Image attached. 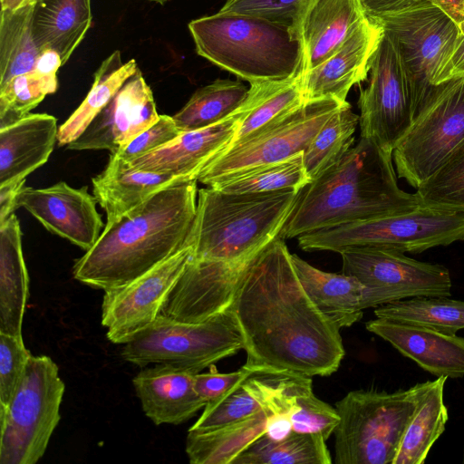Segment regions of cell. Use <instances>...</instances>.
I'll use <instances>...</instances> for the list:
<instances>
[{
  "label": "cell",
  "mask_w": 464,
  "mask_h": 464,
  "mask_svg": "<svg viewBox=\"0 0 464 464\" xmlns=\"http://www.w3.org/2000/svg\"><path fill=\"white\" fill-rule=\"evenodd\" d=\"M227 309L246 365L310 377L339 369L345 354L340 329L305 293L284 238L274 239L251 261Z\"/></svg>",
  "instance_id": "1"
},
{
  "label": "cell",
  "mask_w": 464,
  "mask_h": 464,
  "mask_svg": "<svg viewBox=\"0 0 464 464\" xmlns=\"http://www.w3.org/2000/svg\"><path fill=\"white\" fill-rule=\"evenodd\" d=\"M198 179L164 188L117 222L76 260L79 282L105 291L121 287L158 266L190 241Z\"/></svg>",
  "instance_id": "2"
},
{
  "label": "cell",
  "mask_w": 464,
  "mask_h": 464,
  "mask_svg": "<svg viewBox=\"0 0 464 464\" xmlns=\"http://www.w3.org/2000/svg\"><path fill=\"white\" fill-rule=\"evenodd\" d=\"M420 205L416 193L399 187L392 152L360 138L337 164L301 189L279 237H298Z\"/></svg>",
  "instance_id": "3"
},
{
  "label": "cell",
  "mask_w": 464,
  "mask_h": 464,
  "mask_svg": "<svg viewBox=\"0 0 464 464\" xmlns=\"http://www.w3.org/2000/svg\"><path fill=\"white\" fill-rule=\"evenodd\" d=\"M300 191L229 193L200 188L190 235L193 258L226 264L250 261L280 236Z\"/></svg>",
  "instance_id": "4"
},
{
  "label": "cell",
  "mask_w": 464,
  "mask_h": 464,
  "mask_svg": "<svg viewBox=\"0 0 464 464\" xmlns=\"http://www.w3.org/2000/svg\"><path fill=\"white\" fill-rule=\"evenodd\" d=\"M188 26L199 56L249 83L288 80L305 71L303 44L291 27L220 12Z\"/></svg>",
  "instance_id": "5"
},
{
  "label": "cell",
  "mask_w": 464,
  "mask_h": 464,
  "mask_svg": "<svg viewBox=\"0 0 464 464\" xmlns=\"http://www.w3.org/2000/svg\"><path fill=\"white\" fill-rule=\"evenodd\" d=\"M432 381L407 390L349 392L336 402V464H392L404 431Z\"/></svg>",
  "instance_id": "6"
},
{
  "label": "cell",
  "mask_w": 464,
  "mask_h": 464,
  "mask_svg": "<svg viewBox=\"0 0 464 464\" xmlns=\"http://www.w3.org/2000/svg\"><path fill=\"white\" fill-rule=\"evenodd\" d=\"M64 391L56 363L31 355L10 403L0 406L1 464H34L44 456L61 419Z\"/></svg>",
  "instance_id": "7"
},
{
  "label": "cell",
  "mask_w": 464,
  "mask_h": 464,
  "mask_svg": "<svg viewBox=\"0 0 464 464\" xmlns=\"http://www.w3.org/2000/svg\"><path fill=\"white\" fill-rule=\"evenodd\" d=\"M305 251L340 253L356 246L376 245L404 253H420L430 248L464 240V213L420 205L402 213L320 229L297 237Z\"/></svg>",
  "instance_id": "8"
},
{
  "label": "cell",
  "mask_w": 464,
  "mask_h": 464,
  "mask_svg": "<svg viewBox=\"0 0 464 464\" xmlns=\"http://www.w3.org/2000/svg\"><path fill=\"white\" fill-rule=\"evenodd\" d=\"M243 349L233 315L226 310L201 323L159 315L124 343L121 357L137 366L170 364L195 374Z\"/></svg>",
  "instance_id": "9"
},
{
  "label": "cell",
  "mask_w": 464,
  "mask_h": 464,
  "mask_svg": "<svg viewBox=\"0 0 464 464\" xmlns=\"http://www.w3.org/2000/svg\"><path fill=\"white\" fill-rule=\"evenodd\" d=\"M464 142V77L435 85L392 150L399 178L418 188Z\"/></svg>",
  "instance_id": "10"
},
{
  "label": "cell",
  "mask_w": 464,
  "mask_h": 464,
  "mask_svg": "<svg viewBox=\"0 0 464 464\" xmlns=\"http://www.w3.org/2000/svg\"><path fill=\"white\" fill-rule=\"evenodd\" d=\"M394 42L405 71L413 115L452 55L460 31L428 0H417L391 14L369 18Z\"/></svg>",
  "instance_id": "11"
},
{
  "label": "cell",
  "mask_w": 464,
  "mask_h": 464,
  "mask_svg": "<svg viewBox=\"0 0 464 464\" xmlns=\"http://www.w3.org/2000/svg\"><path fill=\"white\" fill-rule=\"evenodd\" d=\"M339 254L342 273L364 285L363 310L414 297L451 295V277L444 266L413 259L387 246H350Z\"/></svg>",
  "instance_id": "12"
},
{
  "label": "cell",
  "mask_w": 464,
  "mask_h": 464,
  "mask_svg": "<svg viewBox=\"0 0 464 464\" xmlns=\"http://www.w3.org/2000/svg\"><path fill=\"white\" fill-rule=\"evenodd\" d=\"M346 102L332 98L305 101L214 159L199 172L198 181L209 186L238 172L304 152L324 123Z\"/></svg>",
  "instance_id": "13"
},
{
  "label": "cell",
  "mask_w": 464,
  "mask_h": 464,
  "mask_svg": "<svg viewBox=\"0 0 464 464\" xmlns=\"http://www.w3.org/2000/svg\"><path fill=\"white\" fill-rule=\"evenodd\" d=\"M369 72V83L358 100L361 138L392 152L414 115L400 53L383 30Z\"/></svg>",
  "instance_id": "14"
},
{
  "label": "cell",
  "mask_w": 464,
  "mask_h": 464,
  "mask_svg": "<svg viewBox=\"0 0 464 464\" xmlns=\"http://www.w3.org/2000/svg\"><path fill=\"white\" fill-rule=\"evenodd\" d=\"M193 257L191 241L140 277L105 291L102 324L113 343L124 344L160 315L164 301Z\"/></svg>",
  "instance_id": "15"
},
{
  "label": "cell",
  "mask_w": 464,
  "mask_h": 464,
  "mask_svg": "<svg viewBox=\"0 0 464 464\" xmlns=\"http://www.w3.org/2000/svg\"><path fill=\"white\" fill-rule=\"evenodd\" d=\"M96 202L87 187L73 188L61 181L44 188L24 186L15 204L16 208H24L48 231L88 251L105 227Z\"/></svg>",
  "instance_id": "16"
},
{
  "label": "cell",
  "mask_w": 464,
  "mask_h": 464,
  "mask_svg": "<svg viewBox=\"0 0 464 464\" xmlns=\"http://www.w3.org/2000/svg\"><path fill=\"white\" fill-rule=\"evenodd\" d=\"M153 93L140 69L131 75L68 150H108L129 144L158 121Z\"/></svg>",
  "instance_id": "17"
},
{
  "label": "cell",
  "mask_w": 464,
  "mask_h": 464,
  "mask_svg": "<svg viewBox=\"0 0 464 464\" xmlns=\"http://www.w3.org/2000/svg\"><path fill=\"white\" fill-rule=\"evenodd\" d=\"M382 28L366 17L328 59L304 72V101L324 98L345 102L350 89L366 80Z\"/></svg>",
  "instance_id": "18"
},
{
  "label": "cell",
  "mask_w": 464,
  "mask_h": 464,
  "mask_svg": "<svg viewBox=\"0 0 464 464\" xmlns=\"http://www.w3.org/2000/svg\"><path fill=\"white\" fill-rule=\"evenodd\" d=\"M238 121L235 111L229 117L208 127L181 132L169 143L122 162L132 170L167 173L197 179L199 172L226 148L233 137Z\"/></svg>",
  "instance_id": "19"
},
{
  "label": "cell",
  "mask_w": 464,
  "mask_h": 464,
  "mask_svg": "<svg viewBox=\"0 0 464 464\" xmlns=\"http://www.w3.org/2000/svg\"><path fill=\"white\" fill-rule=\"evenodd\" d=\"M365 327L432 375L448 378L464 376L463 337L378 317L368 321Z\"/></svg>",
  "instance_id": "20"
},
{
  "label": "cell",
  "mask_w": 464,
  "mask_h": 464,
  "mask_svg": "<svg viewBox=\"0 0 464 464\" xmlns=\"http://www.w3.org/2000/svg\"><path fill=\"white\" fill-rule=\"evenodd\" d=\"M195 373L170 365L144 368L133 378L145 415L156 425L180 424L206 406L195 387Z\"/></svg>",
  "instance_id": "21"
},
{
  "label": "cell",
  "mask_w": 464,
  "mask_h": 464,
  "mask_svg": "<svg viewBox=\"0 0 464 464\" xmlns=\"http://www.w3.org/2000/svg\"><path fill=\"white\" fill-rule=\"evenodd\" d=\"M57 120L47 113H29L0 129V186L25 181L45 164L57 141Z\"/></svg>",
  "instance_id": "22"
},
{
  "label": "cell",
  "mask_w": 464,
  "mask_h": 464,
  "mask_svg": "<svg viewBox=\"0 0 464 464\" xmlns=\"http://www.w3.org/2000/svg\"><path fill=\"white\" fill-rule=\"evenodd\" d=\"M296 374L284 370L250 366L246 377L226 395L204 407L202 414L188 431L219 428L266 409Z\"/></svg>",
  "instance_id": "23"
},
{
  "label": "cell",
  "mask_w": 464,
  "mask_h": 464,
  "mask_svg": "<svg viewBox=\"0 0 464 464\" xmlns=\"http://www.w3.org/2000/svg\"><path fill=\"white\" fill-rule=\"evenodd\" d=\"M365 18L359 0H313L297 30L304 72L328 59Z\"/></svg>",
  "instance_id": "24"
},
{
  "label": "cell",
  "mask_w": 464,
  "mask_h": 464,
  "mask_svg": "<svg viewBox=\"0 0 464 464\" xmlns=\"http://www.w3.org/2000/svg\"><path fill=\"white\" fill-rule=\"evenodd\" d=\"M187 180L167 173L132 170L110 159L92 182L93 196L106 213L105 227H109L164 188Z\"/></svg>",
  "instance_id": "25"
},
{
  "label": "cell",
  "mask_w": 464,
  "mask_h": 464,
  "mask_svg": "<svg viewBox=\"0 0 464 464\" xmlns=\"http://www.w3.org/2000/svg\"><path fill=\"white\" fill-rule=\"evenodd\" d=\"M297 277L319 311L340 330L362 317L364 285L354 276L322 271L291 254Z\"/></svg>",
  "instance_id": "26"
},
{
  "label": "cell",
  "mask_w": 464,
  "mask_h": 464,
  "mask_svg": "<svg viewBox=\"0 0 464 464\" xmlns=\"http://www.w3.org/2000/svg\"><path fill=\"white\" fill-rule=\"evenodd\" d=\"M29 276L22 250V232L13 213L0 224V332L23 338Z\"/></svg>",
  "instance_id": "27"
},
{
  "label": "cell",
  "mask_w": 464,
  "mask_h": 464,
  "mask_svg": "<svg viewBox=\"0 0 464 464\" xmlns=\"http://www.w3.org/2000/svg\"><path fill=\"white\" fill-rule=\"evenodd\" d=\"M303 74L288 80L250 83L245 101L236 111L238 121L235 133L218 157L303 105Z\"/></svg>",
  "instance_id": "28"
},
{
  "label": "cell",
  "mask_w": 464,
  "mask_h": 464,
  "mask_svg": "<svg viewBox=\"0 0 464 464\" xmlns=\"http://www.w3.org/2000/svg\"><path fill=\"white\" fill-rule=\"evenodd\" d=\"M92 22L91 0H35L33 31L38 47L56 51L64 65Z\"/></svg>",
  "instance_id": "29"
},
{
  "label": "cell",
  "mask_w": 464,
  "mask_h": 464,
  "mask_svg": "<svg viewBox=\"0 0 464 464\" xmlns=\"http://www.w3.org/2000/svg\"><path fill=\"white\" fill-rule=\"evenodd\" d=\"M269 409L246 419L206 431H188L186 453L191 464H232L256 439L265 434Z\"/></svg>",
  "instance_id": "30"
},
{
  "label": "cell",
  "mask_w": 464,
  "mask_h": 464,
  "mask_svg": "<svg viewBox=\"0 0 464 464\" xmlns=\"http://www.w3.org/2000/svg\"><path fill=\"white\" fill-rule=\"evenodd\" d=\"M138 69L134 59L123 63L120 51L110 54L94 72L92 85L85 99L59 127V146H67L76 140Z\"/></svg>",
  "instance_id": "31"
},
{
  "label": "cell",
  "mask_w": 464,
  "mask_h": 464,
  "mask_svg": "<svg viewBox=\"0 0 464 464\" xmlns=\"http://www.w3.org/2000/svg\"><path fill=\"white\" fill-rule=\"evenodd\" d=\"M448 377H438L409 422L392 464H422L444 432L449 419L444 403V386Z\"/></svg>",
  "instance_id": "32"
},
{
  "label": "cell",
  "mask_w": 464,
  "mask_h": 464,
  "mask_svg": "<svg viewBox=\"0 0 464 464\" xmlns=\"http://www.w3.org/2000/svg\"><path fill=\"white\" fill-rule=\"evenodd\" d=\"M247 92L238 81L218 79L198 89L172 118L180 132L208 127L232 115Z\"/></svg>",
  "instance_id": "33"
},
{
  "label": "cell",
  "mask_w": 464,
  "mask_h": 464,
  "mask_svg": "<svg viewBox=\"0 0 464 464\" xmlns=\"http://www.w3.org/2000/svg\"><path fill=\"white\" fill-rule=\"evenodd\" d=\"M33 8L2 11L0 14V87L12 78L33 72L41 53L33 31Z\"/></svg>",
  "instance_id": "34"
},
{
  "label": "cell",
  "mask_w": 464,
  "mask_h": 464,
  "mask_svg": "<svg viewBox=\"0 0 464 464\" xmlns=\"http://www.w3.org/2000/svg\"><path fill=\"white\" fill-rule=\"evenodd\" d=\"M331 454L321 434L292 433L282 440L265 434L242 451L232 464H331Z\"/></svg>",
  "instance_id": "35"
},
{
  "label": "cell",
  "mask_w": 464,
  "mask_h": 464,
  "mask_svg": "<svg viewBox=\"0 0 464 464\" xmlns=\"http://www.w3.org/2000/svg\"><path fill=\"white\" fill-rule=\"evenodd\" d=\"M304 152L286 160L255 167L212 183L208 187L229 193L300 191L312 182Z\"/></svg>",
  "instance_id": "36"
},
{
  "label": "cell",
  "mask_w": 464,
  "mask_h": 464,
  "mask_svg": "<svg viewBox=\"0 0 464 464\" xmlns=\"http://www.w3.org/2000/svg\"><path fill=\"white\" fill-rule=\"evenodd\" d=\"M358 125L359 115L348 102L324 123L303 154L312 180L337 164L349 151Z\"/></svg>",
  "instance_id": "37"
},
{
  "label": "cell",
  "mask_w": 464,
  "mask_h": 464,
  "mask_svg": "<svg viewBox=\"0 0 464 464\" xmlns=\"http://www.w3.org/2000/svg\"><path fill=\"white\" fill-rule=\"evenodd\" d=\"M446 297H414L376 307L378 318L430 327L449 334L464 329V301Z\"/></svg>",
  "instance_id": "38"
},
{
  "label": "cell",
  "mask_w": 464,
  "mask_h": 464,
  "mask_svg": "<svg viewBox=\"0 0 464 464\" xmlns=\"http://www.w3.org/2000/svg\"><path fill=\"white\" fill-rule=\"evenodd\" d=\"M416 189L424 206L464 213V142Z\"/></svg>",
  "instance_id": "39"
},
{
  "label": "cell",
  "mask_w": 464,
  "mask_h": 464,
  "mask_svg": "<svg viewBox=\"0 0 464 464\" xmlns=\"http://www.w3.org/2000/svg\"><path fill=\"white\" fill-rule=\"evenodd\" d=\"M57 87V79L35 71L12 78L0 87V129L25 117Z\"/></svg>",
  "instance_id": "40"
},
{
  "label": "cell",
  "mask_w": 464,
  "mask_h": 464,
  "mask_svg": "<svg viewBox=\"0 0 464 464\" xmlns=\"http://www.w3.org/2000/svg\"><path fill=\"white\" fill-rule=\"evenodd\" d=\"M290 418L294 431L321 434L325 440L334 432L340 421L336 408L314 394L312 381L296 393Z\"/></svg>",
  "instance_id": "41"
},
{
  "label": "cell",
  "mask_w": 464,
  "mask_h": 464,
  "mask_svg": "<svg viewBox=\"0 0 464 464\" xmlns=\"http://www.w3.org/2000/svg\"><path fill=\"white\" fill-rule=\"evenodd\" d=\"M312 1L227 0L219 12L244 14L283 24L291 27L297 35L302 18Z\"/></svg>",
  "instance_id": "42"
},
{
  "label": "cell",
  "mask_w": 464,
  "mask_h": 464,
  "mask_svg": "<svg viewBox=\"0 0 464 464\" xmlns=\"http://www.w3.org/2000/svg\"><path fill=\"white\" fill-rule=\"evenodd\" d=\"M31 355L23 338L0 332V406L10 403Z\"/></svg>",
  "instance_id": "43"
},
{
  "label": "cell",
  "mask_w": 464,
  "mask_h": 464,
  "mask_svg": "<svg viewBox=\"0 0 464 464\" xmlns=\"http://www.w3.org/2000/svg\"><path fill=\"white\" fill-rule=\"evenodd\" d=\"M180 133L172 117L160 115L156 122L140 133L124 148L111 154L110 158L129 162L169 143Z\"/></svg>",
  "instance_id": "44"
},
{
  "label": "cell",
  "mask_w": 464,
  "mask_h": 464,
  "mask_svg": "<svg viewBox=\"0 0 464 464\" xmlns=\"http://www.w3.org/2000/svg\"><path fill=\"white\" fill-rule=\"evenodd\" d=\"M250 366L245 364L238 371L220 373L215 364L206 373L195 375L194 387L198 395L206 403L218 401L234 388L249 372Z\"/></svg>",
  "instance_id": "45"
},
{
  "label": "cell",
  "mask_w": 464,
  "mask_h": 464,
  "mask_svg": "<svg viewBox=\"0 0 464 464\" xmlns=\"http://www.w3.org/2000/svg\"><path fill=\"white\" fill-rule=\"evenodd\" d=\"M268 409L265 435L273 440H282L287 438L294 431L290 408L285 405H278Z\"/></svg>",
  "instance_id": "46"
},
{
  "label": "cell",
  "mask_w": 464,
  "mask_h": 464,
  "mask_svg": "<svg viewBox=\"0 0 464 464\" xmlns=\"http://www.w3.org/2000/svg\"><path fill=\"white\" fill-rule=\"evenodd\" d=\"M368 18H376L396 12L417 0H359Z\"/></svg>",
  "instance_id": "47"
},
{
  "label": "cell",
  "mask_w": 464,
  "mask_h": 464,
  "mask_svg": "<svg viewBox=\"0 0 464 464\" xmlns=\"http://www.w3.org/2000/svg\"><path fill=\"white\" fill-rule=\"evenodd\" d=\"M460 77H464V35L461 34L452 55L440 75L438 84Z\"/></svg>",
  "instance_id": "48"
},
{
  "label": "cell",
  "mask_w": 464,
  "mask_h": 464,
  "mask_svg": "<svg viewBox=\"0 0 464 464\" xmlns=\"http://www.w3.org/2000/svg\"><path fill=\"white\" fill-rule=\"evenodd\" d=\"M63 65L60 54L51 48L43 49L36 60V72L53 79H57V72Z\"/></svg>",
  "instance_id": "49"
},
{
  "label": "cell",
  "mask_w": 464,
  "mask_h": 464,
  "mask_svg": "<svg viewBox=\"0 0 464 464\" xmlns=\"http://www.w3.org/2000/svg\"><path fill=\"white\" fill-rule=\"evenodd\" d=\"M25 181L0 186V224L16 209V197Z\"/></svg>",
  "instance_id": "50"
},
{
  "label": "cell",
  "mask_w": 464,
  "mask_h": 464,
  "mask_svg": "<svg viewBox=\"0 0 464 464\" xmlns=\"http://www.w3.org/2000/svg\"><path fill=\"white\" fill-rule=\"evenodd\" d=\"M447 14L457 25L464 21V0H428Z\"/></svg>",
  "instance_id": "51"
},
{
  "label": "cell",
  "mask_w": 464,
  "mask_h": 464,
  "mask_svg": "<svg viewBox=\"0 0 464 464\" xmlns=\"http://www.w3.org/2000/svg\"><path fill=\"white\" fill-rule=\"evenodd\" d=\"M2 11H12L34 5L35 0H0Z\"/></svg>",
  "instance_id": "52"
},
{
  "label": "cell",
  "mask_w": 464,
  "mask_h": 464,
  "mask_svg": "<svg viewBox=\"0 0 464 464\" xmlns=\"http://www.w3.org/2000/svg\"><path fill=\"white\" fill-rule=\"evenodd\" d=\"M150 2H153V3H156V4H159V5H164L165 3H167L169 0H148Z\"/></svg>",
  "instance_id": "53"
},
{
  "label": "cell",
  "mask_w": 464,
  "mask_h": 464,
  "mask_svg": "<svg viewBox=\"0 0 464 464\" xmlns=\"http://www.w3.org/2000/svg\"><path fill=\"white\" fill-rule=\"evenodd\" d=\"M458 26L460 31V34L464 35V21L461 22Z\"/></svg>",
  "instance_id": "54"
},
{
  "label": "cell",
  "mask_w": 464,
  "mask_h": 464,
  "mask_svg": "<svg viewBox=\"0 0 464 464\" xmlns=\"http://www.w3.org/2000/svg\"><path fill=\"white\" fill-rule=\"evenodd\" d=\"M462 462L464 463V450H463V459H462Z\"/></svg>",
  "instance_id": "55"
}]
</instances>
